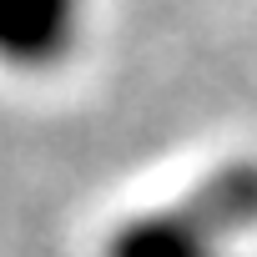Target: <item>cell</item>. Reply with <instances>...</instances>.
I'll return each instance as SVG.
<instances>
[{
    "label": "cell",
    "mask_w": 257,
    "mask_h": 257,
    "mask_svg": "<svg viewBox=\"0 0 257 257\" xmlns=\"http://www.w3.org/2000/svg\"><path fill=\"white\" fill-rule=\"evenodd\" d=\"M257 232V157L212 167L187 197L111 227L101 257H232Z\"/></svg>",
    "instance_id": "cell-1"
},
{
    "label": "cell",
    "mask_w": 257,
    "mask_h": 257,
    "mask_svg": "<svg viewBox=\"0 0 257 257\" xmlns=\"http://www.w3.org/2000/svg\"><path fill=\"white\" fill-rule=\"evenodd\" d=\"M91 0H0V66L56 71L76 56Z\"/></svg>",
    "instance_id": "cell-2"
}]
</instances>
